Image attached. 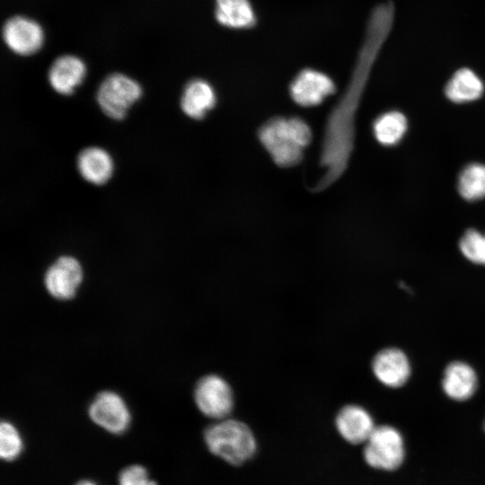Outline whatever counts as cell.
Masks as SVG:
<instances>
[{
	"label": "cell",
	"instance_id": "obj_1",
	"mask_svg": "<svg viewBox=\"0 0 485 485\" xmlns=\"http://www.w3.org/2000/svg\"><path fill=\"white\" fill-rule=\"evenodd\" d=\"M395 7L391 0L378 4L369 14L366 33L348 84L327 117L320 163L324 173L313 190L322 191L345 172L355 138V116L371 70L392 31Z\"/></svg>",
	"mask_w": 485,
	"mask_h": 485
},
{
	"label": "cell",
	"instance_id": "obj_2",
	"mask_svg": "<svg viewBox=\"0 0 485 485\" xmlns=\"http://www.w3.org/2000/svg\"><path fill=\"white\" fill-rule=\"evenodd\" d=\"M259 139L276 164L290 167L301 162L312 131L298 117H274L260 128Z\"/></svg>",
	"mask_w": 485,
	"mask_h": 485
},
{
	"label": "cell",
	"instance_id": "obj_3",
	"mask_svg": "<svg viewBox=\"0 0 485 485\" xmlns=\"http://www.w3.org/2000/svg\"><path fill=\"white\" fill-rule=\"evenodd\" d=\"M204 439L209 451L233 465H240L256 453L257 442L243 422L225 418L208 426Z\"/></svg>",
	"mask_w": 485,
	"mask_h": 485
},
{
	"label": "cell",
	"instance_id": "obj_4",
	"mask_svg": "<svg viewBox=\"0 0 485 485\" xmlns=\"http://www.w3.org/2000/svg\"><path fill=\"white\" fill-rule=\"evenodd\" d=\"M405 443L401 433L390 425L376 426L365 443L363 456L372 468L393 472L405 460Z\"/></svg>",
	"mask_w": 485,
	"mask_h": 485
},
{
	"label": "cell",
	"instance_id": "obj_5",
	"mask_svg": "<svg viewBox=\"0 0 485 485\" xmlns=\"http://www.w3.org/2000/svg\"><path fill=\"white\" fill-rule=\"evenodd\" d=\"M142 95L141 86L119 73L107 76L98 88L96 100L105 115L113 119L126 117L129 107Z\"/></svg>",
	"mask_w": 485,
	"mask_h": 485
},
{
	"label": "cell",
	"instance_id": "obj_6",
	"mask_svg": "<svg viewBox=\"0 0 485 485\" xmlns=\"http://www.w3.org/2000/svg\"><path fill=\"white\" fill-rule=\"evenodd\" d=\"M194 401L206 417L216 420L228 418L234 406V394L230 384L221 375L202 376L194 389Z\"/></svg>",
	"mask_w": 485,
	"mask_h": 485
},
{
	"label": "cell",
	"instance_id": "obj_7",
	"mask_svg": "<svg viewBox=\"0 0 485 485\" xmlns=\"http://www.w3.org/2000/svg\"><path fill=\"white\" fill-rule=\"evenodd\" d=\"M88 413L96 425L113 434L126 431L131 419L125 401L111 391L98 393L91 402Z\"/></svg>",
	"mask_w": 485,
	"mask_h": 485
},
{
	"label": "cell",
	"instance_id": "obj_8",
	"mask_svg": "<svg viewBox=\"0 0 485 485\" xmlns=\"http://www.w3.org/2000/svg\"><path fill=\"white\" fill-rule=\"evenodd\" d=\"M83 280L79 261L70 256H62L52 263L44 276L48 294L58 300L73 298Z\"/></svg>",
	"mask_w": 485,
	"mask_h": 485
},
{
	"label": "cell",
	"instance_id": "obj_9",
	"mask_svg": "<svg viewBox=\"0 0 485 485\" xmlns=\"http://www.w3.org/2000/svg\"><path fill=\"white\" fill-rule=\"evenodd\" d=\"M333 80L325 73L305 68L300 71L290 84L289 93L293 101L303 107L318 105L335 93Z\"/></svg>",
	"mask_w": 485,
	"mask_h": 485
},
{
	"label": "cell",
	"instance_id": "obj_10",
	"mask_svg": "<svg viewBox=\"0 0 485 485\" xmlns=\"http://www.w3.org/2000/svg\"><path fill=\"white\" fill-rule=\"evenodd\" d=\"M375 377L384 386H403L411 374V366L407 355L397 348H385L378 351L371 364Z\"/></svg>",
	"mask_w": 485,
	"mask_h": 485
},
{
	"label": "cell",
	"instance_id": "obj_11",
	"mask_svg": "<svg viewBox=\"0 0 485 485\" xmlns=\"http://www.w3.org/2000/svg\"><path fill=\"white\" fill-rule=\"evenodd\" d=\"M3 39L14 53L28 56L38 51L43 43L41 27L23 16L8 19L3 27Z\"/></svg>",
	"mask_w": 485,
	"mask_h": 485
},
{
	"label": "cell",
	"instance_id": "obj_12",
	"mask_svg": "<svg viewBox=\"0 0 485 485\" xmlns=\"http://www.w3.org/2000/svg\"><path fill=\"white\" fill-rule=\"evenodd\" d=\"M335 426L341 437L352 445L365 444L376 427L370 412L358 404H347L337 413Z\"/></svg>",
	"mask_w": 485,
	"mask_h": 485
},
{
	"label": "cell",
	"instance_id": "obj_13",
	"mask_svg": "<svg viewBox=\"0 0 485 485\" xmlns=\"http://www.w3.org/2000/svg\"><path fill=\"white\" fill-rule=\"evenodd\" d=\"M441 385L447 397L456 401H464L476 392L477 374L466 362L453 361L445 368Z\"/></svg>",
	"mask_w": 485,
	"mask_h": 485
},
{
	"label": "cell",
	"instance_id": "obj_14",
	"mask_svg": "<svg viewBox=\"0 0 485 485\" xmlns=\"http://www.w3.org/2000/svg\"><path fill=\"white\" fill-rule=\"evenodd\" d=\"M84 62L70 55L57 57L48 71V82L58 93L68 95L82 83L85 76Z\"/></svg>",
	"mask_w": 485,
	"mask_h": 485
},
{
	"label": "cell",
	"instance_id": "obj_15",
	"mask_svg": "<svg viewBox=\"0 0 485 485\" xmlns=\"http://www.w3.org/2000/svg\"><path fill=\"white\" fill-rule=\"evenodd\" d=\"M216 102V95L212 85L203 79H193L184 87L181 107L190 118L201 119Z\"/></svg>",
	"mask_w": 485,
	"mask_h": 485
},
{
	"label": "cell",
	"instance_id": "obj_16",
	"mask_svg": "<svg viewBox=\"0 0 485 485\" xmlns=\"http://www.w3.org/2000/svg\"><path fill=\"white\" fill-rule=\"evenodd\" d=\"M77 168L85 181L101 185L111 177L113 162L104 149L91 146L82 150L78 154Z\"/></svg>",
	"mask_w": 485,
	"mask_h": 485
},
{
	"label": "cell",
	"instance_id": "obj_17",
	"mask_svg": "<svg viewBox=\"0 0 485 485\" xmlns=\"http://www.w3.org/2000/svg\"><path fill=\"white\" fill-rule=\"evenodd\" d=\"M483 92L482 80L468 67L456 70L445 87L446 98L455 103L476 101L481 97Z\"/></svg>",
	"mask_w": 485,
	"mask_h": 485
},
{
	"label": "cell",
	"instance_id": "obj_18",
	"mask_svg": "<svg viewBox=\"0 0 485 485\" xmlns=\"http://www.w3.org/2000/svg\"><path fill=\"white\" fill-rule=\"evenodd\" d=\"M215 15L221 25L232 29L251 28L256 22L249 0H216Z\"/></svg>",
	"mask_w": 485,
	"mask_h": 485
},
{
	"label": "cell",
	"instance_id": "obj_19",
	"mask_svg": "<svg viewBox=\"0 0 485 485\" xmlns=\"http://www.w3.org/2000/svg\"><path fill=\"white\" fill-rule=\"evenodd\" d=\"M408 128L405 115L398 110L381 114L374 122L373 131L376 140L384 146L398 144L404 137Z\"/></svg>",
	"mask_w": 485,
	"mask_h": 485
},
{
	"label": "cell",
	"instance_id": "obj_20",
	"mask_svg": "<svg viewBox=\"0 0 485 485\" xmlns=\"http://www.w3.org/2000/svg\"><path fill=\"white\" fill-rule=\"evenodd\" d=\"M457 189L466 200L485 198V164L472 163L466 165L459 175Z\"/></svg>",
	"mask_w": 485,
	"mask_h": 485
},
{
	"label": "cell",
	"instance_id": "obj_21",
	"mask_svg": "<svg viewBox=\"0 0 485 485\" xmlns=\"http://www.w3.org/2000/svg\"><path fill=\"white\" fill-rule=\"evenodd\" d=\"M459 248L468 260L485 265V233L476 229L467 230L460 240Z\"/></svg>",
	"mask_w": 485,
	"mask_h": 485
},
{
	"label": "cell",
	"instance_id": "obj_22",
	"mask_svg": "<svg viewBox=\"0 0 485 485\" xmlns=\"http://www.w3.org/2000/svg\"><path fill=\"white\" fill-rule=\"evenodd\" d=\"M22 450V439L17 428L8 421L0 426V455L4 460L17 458Z\"/></svg>",
	"mask_w": 485,
	"mask_h": 485
},
{
	"label": "cell",
	"instance_id": "obj_23",
	"mask_svg": "<svg viewBox=\"0 0 485 485\" xmlns=\"http://www.w3.org/2000/svg\"><path fill=\"white\" fill-rule=\"evenodd\" d=\"M119 485H157L148 477L146 470L140 465H131L119 474Z\"/></svg>",
	"mask_w": 485,
	"mask_h": 485
},
{
	"label": "cell",
	"instance_id": "obj_24",
	"mask_svg": "<svg viewBox=\"0 0 485 485\" xmlns=\"http://www.w3.org/2000/svg\"><path fill=\"white\" fill-rule=\"evenodd\" d=\"M75 485H96V484L92 481L84 480V481H78Z\"/></svg>",
	"mask_w": 485,
	"mask_h": 485
},
{
	"label": "cell",
	"instance_id": "obj_25",
	"mask_svg": "<svg viewBox=\"0 0 485 485\" xmlns=\"http://www.w3.org/2000/svg\"><path fill=\"white\" fill-rule=\"evenodd\" d=\"M483 429H484V431H485V421H484V423H483Z\"/></svg>",
	"mask_w": 485,
	"mask_h": 485
}]
</instances>
